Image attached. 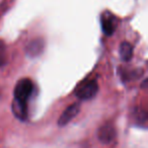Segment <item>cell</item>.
Wrapping results in <instances>:
<instances>
[{"mask_svg": "<svg viewBox=\"0 0 148 148\" xmlns=\"http://www.w3.org/2000/svg\"><path fill=\"white\" fill-rule=\"evenodd\" d=\"M12 112L14 114V116L19 119L21 121H25L27 119V105H23V103H19L17 101H13L12 105Z\"/></svg>", "mask_w": 148, "mask_h": 148, "instance_id": "52a82bcc", "label": "cell"}, {"mask_svg": "<svg viewBox=\"0 0 148 148\" xmlns=\"http://www.w3.org/2000/svg\"><path fill=\"white\" fill-rule=\"evenodd\" d=\"M120 56L121 59L125 62H128L133 57V48L128 42H123L120 46Z\"/></svg>", "mask_w": 148, "mask_h": 148, "instance_id": "ba28073f", "label": "cell"}, {"mask_svg": "<svg viewBox=\"0 0 148 148\" xmlns=\"http://www.w3.org/2000/svg\"><path fill=\"white\" fill-rule=\"evenodd\" d=\"M7 62V52L6 45L3 41L0 40V68L4 66Z\"/></svg>", "mask_w": 148, "mask_h": 148, "instance_id": "9c48e42d", "label": "cell"}, {"mask_svg": "<svg viewBox=\"0 0 148 148\" xmlns=\"http://www.w3.org/2000/svg\"><path fill=\"white\" fill-rule=\"evenodd\" d=\"M79 111H80V105H79V103H72V105H70L69 107L62 113L61 117L58 120V125L61 126V127L62 126L67 125V124L79 113Z\"/></svg>", "mask_w": 148, "mask_h": 148, "instance_id": "277c9868", "label": "cell"}, {"mask_svg": "<svg viewBox=\"0 0 148 148\" xmlns=\"http://www.w3.org/2000/svg\"><path fill=\"white\" fill-rule=\"evenodd\" d=\"M101 29L106 36H112L116 29V17L108 11L101 15Z\"/></svg>", "mask_w": 148, "mask_h": 148, "instance_id": "5b68a950", "label": "cell"}, {"mask_svg": "<svg viewBox=\"0 0 148 148\" xmlns=\"http://www.w3.org/2000/svg\"><path fill=\"white\" fill-rule=\"evenodd\" d=\"M99 91V85L95 80H88L86 82L82 83L78 88L75 90V95L78 99L87 101L91 99L97 95Z\"/></svg>", "mask_w": 148, "mask_h": 148, "instance_id": "7a4b0ae2", "label": "cell"}, {"mask_svg": "<svg viewBox=\"0 0 148 148\" xmlns=\"http://www.w3.org/2000/svg\"><path fill=\"white\" fill-rule=\"evenodd\" d=\"M116 130L111 124H105L97 131V138L103 144H109L115 139Z\"/></svg>", "mask_w": 148, "mask_h": 148, "instance_id": "3957f363", "label": "cell"}, {"mask_svg": "<svg viewBox=\"0 0 148 148\" xmlns=\"http://www.w3.org/2000/svg\"><path fill=\"white\" fill-rule=\"evenodd\" d=\"M34 90V84L31 79L23 78L17 81L14 87V99L13 101L23 105H27Z\"/></svg>", "mask_w": 148, "mask_h": 148, "instance_id": "6da1fadb", "label": "cell"}, {"mask_svg": "<svg viewBox=\"0 0 148 148\" xmlns=\"http://www.w3.org/2000/svg\"><path fill=\"white\" fill-rule=\"evenodd\" d=\"M44 50V41L42 39H35L31 41L25 47V52L29 56H38Z\"/></svg>", "mask_w": 148, "mask_h": 148, "instance_id": "8992f818", "label": "cell"}]
</instances>
